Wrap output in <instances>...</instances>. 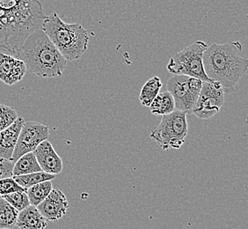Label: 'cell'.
<instances>
[{"mask_svg": "<svg viewBox=\"0 0 248 229\" xmlns=\"http://www.w3.org/2000/svg\"><path fill=\"white\" fill-rule=\"evenodd\" d=\"M55 177H56L55 175H50L48 173L41 171L23 175V176H19V177H13V178L19 184V186L23 188L24 190H28L30 187L38 184L40 182L51 181Z\"/></svg>", "mask_w": 248, "mask_h": 229, "instance_id": "cell-20", "label": "cell"}, {"mask_svg": "<svg viewBox=\"0 0 248 229\" xmlns=\"http://www.w3.org/2000/svg\"><path fill=\"white\" fill-rule=\"evenodd\" d=\"M15 163L13 161L0 159V180L13 177Z\"/></svg>", "mask_w": 248, "mask_h": 229, "instance_id": "cell-24", "label": "cell"}, {"mask_svg": "<svg viewBox=\"0 0 248 229\" xmlns=\"http://www.w3.org/2000/svg\"><path fill=\"white\" fill-rule=\"evenodd\" d=\"M45 18L39 0H0V39L17 38L30 33Z\"/></svg>", "mask_w": 248, "mask_h": 229, "instance_id": "cell-3", "label": "cell"}, {"mask_svg": "<svg viewBox=\"0 0 248 229\" xmlns=\"http://www.w3.org/2000/svg\"><path fill=\"white\" fill-rule=\"evenodd\" d=\"M19 212L0 197V229L15 228Z\"/></svg>", "mask_w": 248, "mask_h": 229, "instance_id": "cell-19", "label": "cell"}, {"mask_svg": "<svg viewBox=\"0 0 248 229\" xmlns=\"http://www.w3.org/2000/svg\"><path fill=\"white\" fill-rule=\"evenodd\" d=\"M42 30L67 61L78 60L88 48V32L78 23H66L53 13L43 21Z\"/></svg>", "mask_w": 248, "mask_h": 229, "instance_id": "cell-4", "label": "cell"}, {"mask_svg": "<svg viewBox=\"0 0 248 229\" xmlns=\"http://www.w3.org/2000/svg\"><path fill=\"white\" fill-rule=\"evenodd\" d=\"M19 117L13 107L0 104V132L14 124Z\"/></svg>", "mask_w": 248, "mask_h": 229, "instance_id": "cell-22", "label": "cell"}, {"mask_svg": "<svg viewBox=\"0 0 248 229\" xmlns=\"http://www.w3.org/2000/svg\"><path fill=\"white\" fill-rule=\"evenodd\" d=\"M242 44L236 42L208 46L202 55L206 75L218 83L224 94L234 93L240 79L248 71V60L242 57Z\"/></svg>", "mask_w": 248, "mask_h": 229, "instance_id": "cell-1", "label": "cell"}, {"mask_svg": "<svg viewBox=\"0 0 248 229\" xmlns=\"http://www.w3.org/2000/svg\"><path fill=\"white\" fill-rule=\"evenodd\" d=\"M42 171L57 176L62 170V161L58 155L51 143L45 140L39 145L33 151Z\"/></svg>", "mask_w": 248, "mask_h": 229, "instance_id": "cell-12", "label": "cell"}, {"mask_svg": "<svg viewBox=\"0 0 248 229\" xmlns=\"http://www.w3.org/2000/svg\"><path fill=\"white\" fill-rule=\"evenodd\" d=\"M16 226L19 229H45L48 221L40 213L36 206L30 205L19 212Z\"/></svg>", "mask_w": 248, "mask_h": 229, "instance_id": "cell-14", "label": "cell"}, {"mask_svg": "<svg viewBox=\"0 0 248 229\" xmlns=\"http://www.w3.org/2000/svg\"><path fill=\"white\" fill-rule=\"evenodd\" d=\"M53 190L51 181H43L26 190L30 205L37 206L41 204Z\"/></svg>", "mask_w": 248, "mask_h": 229, "instance_id": "cell-18", "label": "cell"}, {"mask_svg": "<svg viewBox=\"0 0 248 229\" xmlns=\"http://www.w3.org/2000/svg\"><path fill=\"white\" fill-rule=\"evenodd\" d=\"M0 197L5 199L8 204L12 205L13 207H15L18 212L24 210L25 208H27L30 205L29 196L27 195L26 191H16L14 193L4 195Z\"/></svg>", "mask_w": 248, "mask_h": 229, "instance_id": "cell-21", "label": "cell"}, {"mask_svg": "<svg viewBox=\"0 0 248 229\" xmlns=\"http://www.w3.org/2000/svg\"><path fill=\"white\" fill-rule=\"evenodd\" d=\"M69 202L62 191L53 189L48 196L36 207L47 221L57 222L66 214Z\"/></svg>", "mask_w": 248, "mask_h": 229, "instance_id": "cell-10", "label": "cell"}, {"mask_svg": "<svg viewBox=\"0 0 248 229\" xmlns=\"http://www.w3.org/2000/svg\"><path fill=\"white\" fill-rule=\"evenodd\" d=\"M224 92L217 82H202L200 95L192 113L200 119H209L219 112L224 103Z\"/></svg>", "mask_w": 248, "mask_h": 229, "instance_id": "cell-8", "label": "cell"}, {"mask_svg": "<svg viewBox=\"0 0 248 229\" xmlns=\"http://www.w3.org/2000/svg\"><path fill=\"white\" fill-rule=\"evenodd\" d=\"M42 171V168L39 166L37 160L34 156L33 152L26 153L19 158L15 163L13 169V177H19L32 173Z\"/></svg>", "mask_w": 248, "mask_h": 229, "instance_id": "cell-16", "label": "cell"}, {"mask_svg": "<svg viewBox=\"0 0 248 229\" xmlns=\"http://www.w3.org/2000/svg\"><path fill=\"white\" fill-rule=\"evenodd\" d=\"M25 120L19 116L15 123L0 132V159L12 161L19 132Z\"/></svg>", "mask_w": 248, "mask_h": 229, "instance_id": "cell-13", "label": "cell"}, {"mask_svg": "<svg viewBox=\"0 0 248 229\" xmlns=\"http://www.w3.org/2000/svg\"><path fill=\"white\" fill-rule=\"evenodd\" d=\"M202 82L185 75H173L167 83V92L174 100L175 109L191 114L200 95Z\"/></svg>", "mask_w": 248, "mask_h": 229, "instance_id": "cell-7", "label": "cell"}, {"mask_svg": "<svg viewBox=\"0 0 248 229\" xmlns=\"http://www.w3.org/2000/svg\"><path fill=\"white\" fill-rule=\"evenodd\" d=\"M162 87V82L158 77H153L143 85L140 95L139 100L144 107H150L155 97L158 95Z\"/></svg>", "mask_w": 248, "mask_h": 229, "instance_id": "cell-17", "label": "cell"}, {"mask_svg": "<svg viewBox=\"0 0 248 229\" xmlns=\"http://www.w3.org/2000/svg\"><path fill=\"white\" fill-rule=\"evenodd\" d=\"M149 108L155 115H167L176 110L173 97L167 91L159 92Z\"/></svg>", "mask_w": 248, "mask_h": 229, "instance_id": "cell-15", "label": "cell"}, {"mask_svg": "<svg viewBox=\"0 0 248 229\" xmlns=\"http://www.w3.org/2000/svg\"><path fill=\"white\" fill-rule=\"evenodd\" d=\"M187 131L186 113L176 110L163 115L159 124L152 130L150 138L165 151L180 149L186 140Z\"/></svg>", "mask_w": 248, "mask_h": 229, "instance_id": "cell-6", "label": "cell"}, {"mask_svg": "<svg viewBox=\"0 0 248 229\" xmlns=\"http://www.w3.org/2000/svg\"><path fill=\"white\" fill-rule=\"evenodd\" d=\"M208 47L203 41H196L170 58L167 65L168 72L173 75H185L202 82H213L206 75L202 55Z\"/></svg>", "mask_w": 248, "mask_h": 229, "instance_id": "cell-5", "label": "cell"}, {"mask_svg": "<svg viewBox=\"0 0 248 229\" xmlns=\"http://www.w3.org/2000/svg\"><path fill=\"white\" fill-rule=\"evenodd\" d=\"M48 126L37 122H25L19 132L12 161L15 163L22 155L33 152L40 144L48 140Z\"/></svg>", "mask_w": 248, "mask_h": 229, "instance_id": "cell-9", "label": "cell"}, {"mask_svg": "<svg viewBox=\"0 0 248 229\" xmlns=\"http://www.w3.org/2000/svg\"><path fill=\"white\" fill-rule=\"evenodd\" d=\"M17 58L24 62L29 72L41 78L61 77L67 60L42 29L30 33L19 47Z\"/></svg>", "mask_w": 248, "mask_h": 229, "instance_id": "cell-2", "label": "cell"}, {"mask_svg": "<svg viewBox=\"0 0 248 229\" xmlns=\"http://www.w3.org/2000/svg\"><path fill=\"white\" fill-rule=\"evenodd\" d=\"M25 191L26 190L19 186V184L14 180L13 177L0 180V196L11 194L16 191Z\"/></svg>", "mask_w": 248, "mask_h": 229, "instance_id": "cell-23", "label": "cell"}, {"mask_svg": "<svg viewBox=\"0 0 248 229\" xmlns=\"http://www.w3.org/2000/svg\"><path fill=\"white\" fill-rule=\"evenodd\" d=\"M23 61L5 53H0V81L8 86L20 82L27 72Z\"/></svg>", "mask_w": 248, "mask_h": 229, "instance_id": "cell-11", "label": "cell"}]
</instances>
